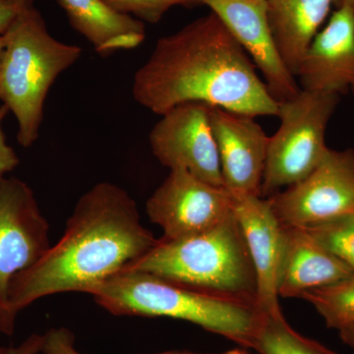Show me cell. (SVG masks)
Wrapping results in <instances>:
<instances>
[{
	"mask_svg": "<svg viewBox=\"0 0 354 354\" xmlns=\"http://www.w3.org/2000/svg\"><path fill=\"white\" fill-rule=\"evenodd\" d=\"M135 101L156 114L186 102L232 113L278 116L252 60L215 13L162 37L133 79Z\"/></svg>",
	"mask_w": 354,
	"mask_h": 354,
	"instance_id": "obj_1",
	"label": "cell"
},
{
	"mask_svg": "<svg viewBox=\"0 0 354 354\" xmlns=\"http://www.w3.org/2000/svg\"><path fill=\"white\" fill-rule=\"evenodd\" d=\"M142 225L136 202L111 183L95 184L80 197L62 239L8 288V308L18 313L41 298L90 293L143 257L157 244Z\"/></svg>",
	"mask_w": 354,
	"mask_h": 354,
	"instance_id": "obj_2",
	"label": "cell"
},
{
	"mask_svg": "<svg viewBox=\"0 0 354 354\" xmlns=\"http://www.w3.org/2000/svg\"><path fill=\"white\" fill-rule=\"evenodd\" d=\"M88 295L114 316L187 321L250 348L262 311L254 302L204 292L140 271L124 270Z\"/></svg>",
	"mask_w": 354,
	"mask_h": 354,
	"instance_id": "obj_3",
	"label": "cell"
},
{
	"mask_svg": "<svg viewBox=\"0 0 354 354\" xmlns=\"http://www.w3.org/2000/svg\"><path fill=\"white\" fill-rule=\"evenodd\" d=\"M124 270L257 304V278L234 213L199 234L164 241ZM123 270V271H124Z\"/></svg>",
	"mask_w": 354,
	"mask_h": 354,
	"instance_id": "obj_4",
	"label": "cell"
},
{
	"mask_svg": "<svg viewBox=\"0 0 354 354\" xmlns=\"http://www.w3.org/2000/svg\"><path fill=\"white\" fill-rule=\"evenodd\" d=\"M4 37L0 101L17 120L18 143L29 148L39 138L51 86L76 64L82 48L53 38L34 4L19 14Z\"/></svg>",
	"mask_w": 354,
	"mask_h": 354,
	"instance_id": "obj_5",
	"label": "cell"
},
{
	"mask_svg": "<svg viewBox=\"0 0 354 354\" xmlns=\"http://www.w3.org/2000/svg\"><path fill=\"white\" fill-rule=\"evenodd\" d=\"M339 102V95L300 88L279 102L281 124L268 142L261 196L299 183L322 162L330 149L326 130Z\"/></svg>",
	"mask_w": 354,
	"mask_h": 354,
	"instance_id": "obj_6",
	"label": "cell"
},
{
	"mask_svg": "<svg viewBox=\"0 0 354 354\" xmlns=\"http://www.w3.org/2000/svg\"><path fill=\"white\" fill-rule=\"evenodd\" d=\"M50 225L34 192L16 177L0 179V333L14 334L8 288L16 274L38 262L50 248Z\"/></svg>",
	"mask_w": 354,
	"mask_h": 354,
	"instance_id": "obj_7",
	"label": "cell"
},
{
	"mask_svg": "<svg viewBox=\"0 0 354 354\" xmlns=\"http://www.w3.org/2000/svg\"><path fill=\"white\" fill-rule=\"evenodd\" d=\"M267 199L290 227H315L354 213V150L329 149L308 176Z\"/></svg>",
	"mask_w": 354,
	"mask_h": 354,
	"instance_id": "obj_8",
	"label": "cell"
},
{
	"mask_svg": "<svg viewBox=\"0 0 354 354\" xmlns=\"http://www.w3.org/2000/svg\"><path fill=\"white\" fill-rule=\"evenodd\" d=\"M211 109L202 102L174 106L162 114L149 141L153 156L164 167L185 169L204 183L225 188Z\"/></svg>",
	"mask_w": 354,
	"mask_h": 354,
	"instance_id": "obj_9",
	"label": "cell"
},
{
	"mask_svg": "<svg viewBox=\"0 0 354 354\" xmlns=\"http://www.w3.org/2000/svg\"><path fill=\"white\" fill-rule=\"evenodd\" d=\"M147 215L174 241L215 227L234 214L232 196L225 188L204 183L183 169H171L149 198Z\"/></svg>",
	"mask_w": 354,
	"mask_h": 354,
	"instance_id": "obj_10",
	"label": "cell"
},
{
	"mask_svg": "<svg viewBox=\"0 0 354 354\" xmlns=\"http://www.w3.org/2000/svg\"><path fill=\"white\" fill-rule=\"evenodd\" d=\"M209 7L260 70L270 94L279 102L300 91L279 55L267 16V0H200Z\"/></svg>",
	"mask_w": 354,
	"mask_h": 354,
	"instance_id": "obj_11",
	"label": "cell"
},
{
	"mask_svg": "<svg viewBox=\"0 0 354 354\" xmlns=\"http://www.w3.org/2000/svg\"><path fill=\"white\" fill-rule=\"evenodd\" d=\"M232 196L234 216L241 225L256 272L258 307L263 314L283 315L279 281L285 256V227L267 198L247 194Z\"/></svg>",
	"mask_w": 354,
	"mask_h": 354,
	"instance_id": "obj_12",
	"label": "cell"
},
{
	"mask_svg": "<svg viewBox=\"0 0 354 354\" xmlns=\"http://www.w3.org/2000/svg\"><path fill=\"white\" fill-rule=\"evenodd\" d=\"M211 122L225 189L261 196L269 137L255 118L216 106Z\"/></svg>",
	"mask_w": 354,
	"mask_h": 354,
	"instance_id": "obj_13",
	"label": "cell"
},
{
	"mask_svg": "<svg viewBox=\"0 0 354 354\" xmlns=\"http://www.w3.org/2000/svg\"><path fill=\"white\" fill-rule=\"evenodd\" d=\"M300 88L354 95V6L339 4L298 66Z\"/></svg>",
	"mask_w": 354,
	"mask_h": 354,
	"instance_id": "obj_14",
	"label": "cell"
},
{
	"mask_svg": "<svg viewBox=\"0 0 354 354\" xmlns=\"http://www.w3.org/2000/svg\"><path fill=\"white\" fill-rule=\"evenodd\" d=\"M286 248L279 297L300 298L306 291L332 285L354 274L301 227L285 225Z\"/></svg>",
	"mask_w": 354,
	"mask_h": 354,
	"instance_id": "obj_15",
	"label": "cell"
},
{
	"mask_svg": "<svg viewBox=\"0 0 354 354\" xmlns=\"http://www.w3.org/2000/svg\"><path fill=\"white\" fill-rule=\"evenodd\" d=\"M70 25L101 55L138 48L145 39L142 21L118 12L104 0H57Z\"/></svg>",
	"mask_w": 354,
	"mask_h": 354,
	"instance_id": "obj_16",
	"label": "cell"
},
{
	"mask_svg": "<svg viewBox=\"0 0 354 354\" xmlns=\"http://www.w3.org/2000/svg\"><path fill=\"white\" fill-rule=\"evenodd\" d=\"M334 0H267V16L277 48L295 76L310 44Z\"/></svg>",
	"mask_w": 354,
	"mask_h": 354,
	"instance_id": "obj_17",
	"label": "cell"
},
{
	"mask_svg": "<svg viewBox=\"0 0 354 354\" xmlns=\"http://www.w3.org/2000/svg\"><path fill=\"white\" fill-rule=\"evenodd\" d=\"M250 348L260 354H337L320 342L298 334L285 316L263 314Z\"/></svg>",
	"mask_w": 354,
	"mask_h": 354,
	"instance_id": "obj_18",
	"label": "cell"
},
{
	"mask_svg": "<svg viewBox=\"0 0 354 354\" xmlns=\"http://www.w3.org/2000/svg\"><path fill=\"white\" fill-rule=\"evenodd\" d=\"M300 299L313 305L316 311L333 329L354 324V274L348 278L306 291Z\"/></svg>",
	"mask_w": 354,
	"mask_h": 354,
	"instance_id": "obj_19",
	"label": "cell"
},
{
	"mask_svg": "<svg viewBox=\"0 0 354 354\" xmlns=\"http://www.w3.org/2000/svg\"><path fill=\"white\" fill-rule=\"evenodd\" d=\"M304 230L354 272V213Z\"/></svg>",
	"mask_w": 354,
	"mask_h": 354,
	"instance_id": "obj_20",
	"label": "cell"
},
{
	"mask_svg": "<svg viewBox=\"0 0 354 354\" xmlns=\"http://www.w3.org/2000/svg\"><path fill=\"white\" fill-rule=\"evenodd\" d=\"M114 10L142 22L156 24L160 22L171 7L200 4V0H104Z\"/></svg>",
	"mask_w": 354,
	"mask_h": 354,
	"instance_id": "obj_21",
	"label": "cell"
},
{
	"mask_svg": "<svg viewBox=\"0 0 354 354\" xmlns=\"http://www.w3.org/2000/svg\"><path fill=\"white\" fill-rule=\"evenodd\" d=\"M44 335L43 354H84L75 348V335L64 327L53 328ZM174 351L153 354H174Z\"/></svg>",
	"mask_w": 354,
	"mask_h": 354,
	"instance_id": "obj_22",
	"label": "cell"
},
{
	"mask_svg": "<svg viewBox=\"0 0 354 354\" xmlns=\"http://www.w3.org/2000/svg\"><path fill=\"white\" fill-rule=\"evenodd\" d=\"M9 111L6 104H2L0 106V179L19 165V158L12 147L7 144L6 134L2 130V122Z\"/></svg>",
	"mask_w": 354,
	"mask_h": 354,
	"instance_id": "obj_23",
	"label": "cell"
},
{
	"mask_svg": "<svg viewBox=\"0 0 354 354\" xmlns=\"http://www.w3.org/2000/svg\"><path fill=\"white\" fill-rule=\"evenodd\" d=\"M32 4L34 0H0V36L6 34L14 20Z\"/></svg>",
	"mask_w": 354,
	"mask_h": 354,
	"instance_id": "obj_24",
	"label": "cell"
},
{
	"mask_svg": "<svg viewBox=\"0 0 354 354\" xmlns=\"http://www.w3.org/2000/svg\"><path fill=\"white\" fill-rule=\"evenodd\" d=\"M44 335L32 334L17 346H1L0 354H39L43 348Z\"/></svg>",
	"mask_w": 354,
	"mask_h": 354,
	"instance_id": "obj_25",
	"label": "cell"
},
{
	"mask_svg": "<svg viewBox=\"0 0 354 354\" xmlns=\"http://www.w3.org/2000/svg\"><path fill=\"white\" fill-rule=\"evenodd\" d=\"M337 330H339L342 341L354 351V324L342 327Z\"/></svg>",
	"mask_w": 354,
	"mask_h": 354,
	"instance_id": "obj_26",
	"label": "cell"
},
{
	"mask_svg": "<svg viewBox=\"0 0 354 354\" xmlns=\"http://www.w3.org/2000/svg\"><path fill=\"white\" fill-rule=\"evenodd\" d=\"M4 48H6V37L0 36V66H1L2 57H3Z\"/></svg>",
	"mask_w": 354,
	"mask_h": 354,
	"instance_id": "obj_27",
	"label": "cell"
},
{
	"mask_svg": "<svg viewBox=\"0 0 354 354\" xmlns=\"http://www.w3.org/2000/svg\"><path fill=\"white\" fill-rule=\"evenodd\" d=\"M223 354H249L247 353L243 349H232V351H228L227 353Z\"/></svg>",
	"mask_w": 354,
	"mask_h": 354,
	"instance_id": "obj_28",
	"label": "cell"
},
{
	"mask_svg": "<svg viewBox=\"0 0 354 354\" xmlns=\"http://www.w3.org/2000/svg\"><path fill=\"white\" fill-rule=\"evenodd\" d=\"M337 6L339 4H349V6H354V0H337Z\"/></svg>",
	"mask_w": 354,
	"mask_h": 354,
	"instance_id": "obj_29",
	"label": "cell"
},
{
	"mask_svg": "<svg viewBox=\"0 0 354 354\" xmlns=\"http://www.w3.org/2000/svg\"><path fill=\"white\" fill-rule=\"evenodd\" d=\"M174 354H202V353H190V351H174Z\"/></svg>",
	"mask_w": 354,
	"mask_h": 354,
	"instance_id": "obj_30",
	"label": "cell"
}]
</instances>
